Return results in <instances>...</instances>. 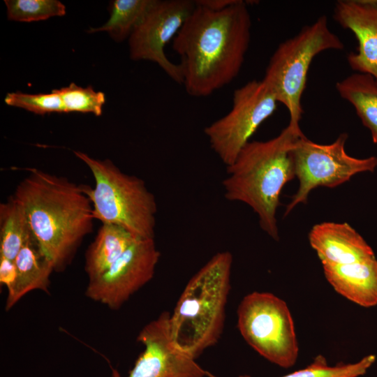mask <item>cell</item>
Here are the masks:
<instances>
[{"instance_id": "obj_2", "label": "cell", "mask_w": 377, "mask_h": 377, "mask_svg": "<svg viewBox=\"0 0 377 377\" xmlns=\"http://www.w3.org/2000/svg\"><path fill=\"white\" fill-rule=\"evenodd\" d=\"M12 195L24 208L33 235L54 272L63 271L93 230V207L82 184L29 168Z\"/></svg>"}, {"instance_id": "obj_8", "label": "cell", "mask_w": 377, "mask_h": 377, "mask_svg": "<svg viewBox=\"0 0 377 377\" xmlns=\"http://www.w3.org/2000/svg\"><path fill=\"white\" fill-rule=\"evenodd\" d=\"M346 133H341L332 143H316L304 135L296 141L292 151L297 191L292 196L284 216L298 204L307 202L309 193L318 186L334 188L348 182L353 175L374 172L377 157L357 158L345 149Z\"/></svg>"}, {"instance_id": "obj_13", "label": "cell", "mask_w": 377, "mask_h": 377, "mask_svg": "<svg viewBox=\"0 0 377 377\" xmlns=\"http://www.w3.org/2000/svg\"><path fill=\"white\" fill-rule=\"evenodd\" d=\"M333 18L357 39V51L347 56L349 66L372 75L377 82V0H339Z\"/></svg>"}, {"instance_id": "obj_24", "label": "cell", "mask_w": 377, "mask_h": 377, "mask_svg": "<svg viewBox=\"0 0 377 377\" xmlns=\"http://www.w3.org/2000/svg\"><path fill=\"white\" fill-rule=\"evenodd\" d=\"M4 102L8 105L22 108L39 115L65 112L61 98L55 89L45 94L10 92L6 95Z\"/></svg>"}, {"instance_id": "obj_6", "label": "cell", "mask_w": 377, "mask_h": 377, "mask_svg": "<svg viewBox=\"0 0 377 377\" xmlns=\"http://www.w3.org/2000/svg\"><path fill=\"white\" fill-rule=\"evenodd\" d=\"M344 45L331 31L325 15L304 26L294 36L281 42L273 52L265 69L264 81L278 103L288 111L289 125L301 129L302 98L309 67L314 57L326 50H341Z\"/></svg>"}, {"instance_id": "obj_23", "label": "cell", "mask_w": 377, "mask_h": 377, "mask_svg": "<svg viewBox=\"0 0 377 377\" xmlns=\"http://www.w3.org/2000/svg\"><path fill=\"white\" fill-rule=\"evenodd\" d=\"M55 90L61 98L66 113L75 112L101 115L105 103L103 92L95 91L91 86L82 87L73 82Z\"/></svg>"}, {"instance_id": "obj_4", "label": "cell", "mask_w": 377, "mask_h": 377, "mask_svg": "<svg viewBox=\"0 0 377 377\" xmlns=\"http://www.w3.org/2000/svg\"><path fill=\"white\" fill-rule=\"evenodd\" d=\"M232 265L228 251L213 256L188 281L170 313L174 342L195 360L222 334Z\"/></svg>"}, {"instance_id": "obj_1", "label": "cell", "mask_w": 377, "mask_h": 377, "mask_svg": "<svg viewBox=\"0 0 377 377\" xmlns=\"http://www.w3.org/2000/svg\"><path fill=\"white\" fill-rule=\"evenodd\" d=\"M248 4L237 0L219 11L195 4L172 40L188 95L208 96L238 76L251 41Z\"/></svg>"}, {"instance_id": "obj_26", "label": "cell", "mask_w": 377, "mask_h": 377, "mask_svg": "<svg viewBox=\"0 0 377 377\" xmlns=\"http://www.w3.org/2000/svg\"><path fill=\"white\" fill-rule=\"evenodd\" d=\"M237 0H198L195 1L196 5L207 9L219 11L224 10L237 2Z\"/></svg>"}, {"instance_id": "obj_11", "label": "cell", "mask_w": 377, "mask_h": 377, "mask_svg": "<svg viewBox=\"0 0 377 377\" xmlns=\"http://www.w3.org/2000/svg\"><path fill=\"white\" fill-rule=\"evenodd\" d=\"M160 256L154 239H136L106 272L89 280L86 297L119 309L153 278Z\"/></svg>"}, {"instance_id": "obj_9", "label": "cell", "mask_w": 377, "mask_h": 377, "mask_svg": "<svg viewBox=\"0 0 377 377\" xmlns=\"http://www.w3.org/2000/svg\"><path fill=\"white\" fill-rule=\"evenodd\" d=\"M230 110L206 126L210 147L226 165L232 164L260 126L277 108L276 96L264 81L253 80L234 91Z\"/></svg>"}, {"instance_id": "obj_17", "label": "cell", "mask_w": 377, "mask_h": 377, "mask_svg": "<svg viewBox=\"0 0 377 377\" xmlns=\"http://www.w3.org/2000/svg\"><path fill=\"white\" fill-rule=\"evenodd\" d=\"M138 239L121 226L102 223L85 253L84 270L89 280L106 272Z\"/></svg>"}, {"instance_id": "obj_21", "label": "cell", "mask_w": 377, "mask_h": 377, "mask_svg": "<svg viewBox=\"0 0 377 377\" xmlns=\"http://www.w3.org/2000/svg\"><path fill=\"white\" fill-rule=\"evenodd\" d=\"M375 355H368L353 363L338 362L331 366L322 355H317L306 367L281 377H359L365 374L375 362ZM207 377H219L207 371ZM239 377H251L243 375Z\"/></svg>"}, {"instance_id": "obj_3", "label": "cell", "mask_w": 377, "mask_h": 377, "mask_svg": "<svg viewBox=\"0 0 377 377\" xmlns=\"http://www.w3.org/2000/svg\"><path fill=\"white\" fill-rule=\"evenodd\" d=\"M302 135L301 129L288 124L274 138L249 141L226 166L228 177L222 182L226 199L249 206L258 215L260 228L276 241L280 195L295 177L292 151Z\"/></svg>"}, {"instance_id": "obj_18", "label": "cell", "mask_w": 377, "mask_h": 377, "mask_svg": "<svg viewBox=\"0 0 377 377\" xmlns=\"http://www.w3.org/2000/svg\"><path fill=\"white\" fill-rule=\"evenodd\" d=\"M339 96L354 108L362 124L377 143V82L367 73H355L335 84Z\"/></svg>"}, {"instance_id": "obj_12", "label": "cell", "mask_w": 377, "mask_h": 377, "mask_svg": "<svg viewBox=\"0 0 377 377\" xmlns=\"http://www.w3.org/2000/svg\"><path fill=\"white\" fill-rule=\"evenodd\" d=\"M170 313L162 312L140 331L137 341L145 349L126 377H205L207 371L174 342ZM110 377H122L112 369Z\"/></svg>"}, {"instance_id": "obj_22", "label": "cell", "mask_w": 377, "mask_h": 377, "mask_svg": "<svg viewBox=\"0 0 377 377\" xmlns=\"http://www.w3.org/2000/svg\"><path fill=\"white\" fill-rule=\"evenodd\" d=\"M9 20L31 22L66 15L65 5L58 0H4Z\"/></svg>"}, {"instance_id": "obj_19", "label": "cell", "mask_w": 377, "mask_h": 377, "mask_svg": "<svg viewBox=\"0 0 377 377\" xmlns=\"http://www.w3.org/2000/svg\"><path fill=\"white\" fill-rule=\"evenodd\" d=\"M32 235L24 208L11 195L0 205V258L14 260Z\"/></svg>"}, {"instance_id": "obj_15", "label": "cell", "mask_w": 377, "mask_h": 377, "mask_svg": "<svg viewBox=\"0 0 377 377\" xmlns=\"http://www.w3.org/2000/svg\"><path fill=\"white\" fill-rule=\"evenodd\" d=\"M325 279L339 294L363 307L377 306L376 257L344 265H323Z\"/></svg>"}, {"instance_id": "obj_7", "label": "cell", "mask_w": 377, "mask_h": 377, "mask_svg": "<svg viewBox=\"0 0 377 377\" xmlns=\"http://www.w3.org/2000/svg\"><path fill=\"white\" fill-rule=\"evenodd\" d=\"M237 326L246 343L282 368L295 365L299 346L291 313L285 301L267 292L245 295L237 309Z\"/></svg>"}, {"instance_id": "obj_5", "label": "cell", "mask_w": 377, "mask_h": 377, "mask_svg": "<svg viewBox=\"0 0 377 377\" xmlns=\"http://www.w3.org/2000/svg\"><path fill=\"white\" fill-rule=\"evenodd\" d=\"M90 170L94 188L82 184L94 219L121 226L138 238L154 239L157 204L140 178L123 172L111 160L98 159L75 151Z\"/></svg>"}, {"instance_id": "obj_20", "label": "cell", "mask_w": 377, "mask_h": 377, "mask_svg": "<svg viewBox=\"0 0 377 377\" xmlns=\"http://www.w3.org/2000/svg\"><path fill=\"white\" fill-rule=\"evenodd\" d=\"M152 0H113L109 3L110 17L98 28H90L88 33L105 31L116 42L130 37L142 20Z\"/></svg>"}, {"instance_id": "obj_16", "label": "cell", "mask_w": 377, "mask_h": 377, "mask_svg": "<svg viewBox=\"0 0 377 377\" xmlns=\"http://www.w3.org/2000/svg\"><path fill=\"white\" fill-rule=\"evenodd\" d=\"M17 276L8 290L6 310L9 311L26 294L40 290L48 293L50 275L54 271L51 261L44 253L34 235L25 242L14 259Z\"/></svg>"}, {"instance_id": "obj_14", "label": "cell", "mask_w": 377, "mask_h": 377, "mask_svg": "<svg viewBox=\"0 0 377 377\" xmlns=\"http://www.w3.org/2000/svg\"><path fill=\"white\" fill-rule=\"evenodd\" d=\"M322 265H344L375 257L371 247L347 223L323 222L309 234Z\"/></svg>"}, {"instance_id": "obj_25", "label": "cell", "mask_w": 377, "mask_h": 377, "mask_svg": "<svg viewBox=\"0 0 377 377\" xmlns=\"http://www.w3.org/2000/svg\"><path fill=\"white\" fill-rule=\"evenodd\" d=\"M17 276L14 260L0 258V283L9 290L13 286Z\"/></svg>"}, {"instance_id": "obj_10", "label": "cell", "mask_w": 377, "mask_h": 377, "mask_svg": "<svg viewBox=\"0 0 377 377\" xmlns=\"http://www.w3.org/2000/svg\"><path fill=\"white\" fill-rule=\"evenodd\" d=\"M195 8V1L191 0H152L128 38L131 59L153 61L173 81L182 84L181 67L167 57L164 48Z\"/></svg>"}]
</instances>
